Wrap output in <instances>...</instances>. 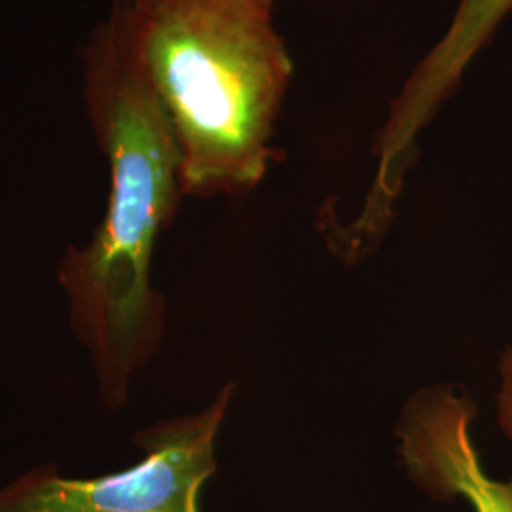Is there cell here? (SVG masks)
Listing matches in <instances>:
<instances>
[{
    "mask_svg": "<svg viewBox=\"0 0 512 512\" xmlns=\"http://www.w3.org/2000/svg\"><path fill=\"white\" fill-rule=\"evenodd\" d=\"M84 99L109 165V200L92 238L59 258L57 281L99 399L120 410L162 338L164 300L150 283V268L156 241L184 196L181 154L143 65L131 0H114L92 33Z\"/></svg>",
    "mask_w": 512,
    "mask_h": 512,
    "instance_id": "1",
    "label": "cell"
},
{
    "mask_svg": "<svg viewBox=\"0 0 512 512\" xmlns=\"http://www.w3.org/2000/svg\"><path fill=\"white\" fill-rule=\"evenodd\" d=\"M275 0H131L148 80L181 154L184 196L239 194L274 158L293 80Z\"/></svg>",
    "mask_w": 512,
    "mask_h": 512,
    "instance_id": "2",
    "label": "cell"
},
{
    "mask_svg": "<svg viewBox=\"0 0 512 512\" xmlns=\"http://www.w3.org/2000/svg\"><path fill=\"white\" fill-rule=\"evenodd\" d=\"M230 401L226 385L202 412L135 433L145 458L124 471L74 478L55 465L29 469L0 488V512H200Z\"/></svg>",
    "mask_w": 512,
    "mask_h": 512,
    "instance_id": "3",
    "label": "cell"
},
{
    "mask_svg": "<svg viewBox=\"0 0 512 512\" xmlns=\"http://www.w3.org/2000/svg\"><path fill=\"white\" fill-rule=\"evenodd\" d=\"M475 406L456 387H435L412 401L401 425L410 476L439 499L463 497L475 512H512V480L486 475L471 423Z\"/></svg>",
    "mask_w": 512,
    "mask_h": 512,
    "instance_id": "4",
    "label": "cell"
},
{
    "mask_svg": "<svg viewBox=\"0 0 512 512\" xmlns=\"http://www.w3.org/2000/svg\"><path fill=\"white\" fill-rule=\"evenodd\" d=\"M511 14L512 0H459L444 35L391 101L378 135V145L387 156L412 158L421 131L456 93L469 67Z\"/></svg>",
    "mask_w": 512,
    "mask_h": 512,
    "instance_id": "5",
    "label": "cell"
},
{
    "mask_svg": "<svg viewBox=\"0 0 512 512\" xmlns=\"http://www.w3.org/2000/svg\"><path fill=\"white\" fill-rule=\"evenodd\" d=\"M497 420L503 433L512 442V348L505 349L499 357Z\"/></svg>",
    "mask_w": 512,
    "mask_h": 512,
    "instance_id": "6",
    "label": "cell"
}]
</instances>
